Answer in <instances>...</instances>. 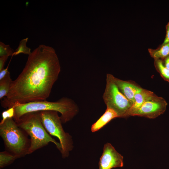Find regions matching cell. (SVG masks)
I'll return each instance as SVG.
<instances>
[{"label":"cell","instance_id":"obj_13","mask_svg":"<svg viewBox=\"0 0 169 169\" xmlns=\"http://www.w3.org/2000/svg\"><path fill=\"white\" fill-rule=\"evenodd\" d=\"M12 80L9 72L4 78L0 80V99L6 96L11 85Z\"/></svg>","mask_w":169,"mask_h":169},{"label":"cell","instance_id":"obj_16","mask_svg":"<svg viewBox=\"0 0 169 169\" xmlns=\"http://www.w3.org/2000/svg\"><path fill=\"white\" fill-rule=\"evenodd\" d=\"M28 38H27L21 40L18 47L16 49L12 56L17 55L20 53L29 55L31 53V49L27 46L26 44Z\"/></svg>","mask_w":169,"mask_h":169},{"label":"cell","instance_id":"obj_19","mask_svg":"<svg viewBox=\"0 0 169 169\" xmlns=\"http://www.w3.org/2000/svg\"><path fill=\"white\" fill-rule=\"evenodd\" d=\"M12 57L11 59L9 62L8 64L7 68L5 69H4L0 71V80L4 78L9 72L8 71V68Z\"/></svg>","mask_w":169,"mask_h":169},{"label":"cell","instance_id":"obj_22","mask_svg":"<svg viewBox=\"0 0 169 169\" xmlns=\"http://www.w3.org/2000/svg\"><path fill=\"white\" fill-rule=\"evenodd\" d=\"M161 60L164 66L169 69V55Z\"/></svg>","mask_w":169,"mask_h":169},{"label":"cell","instance_id":"obj_8","mask_svg":"<svg viewBox=\"0 0 169 169\" xmlns=\"http://www.w3.org/2000/svg\"><path fill=\"white\" fill-rule=\"evenodd\" d=\"M99 162V169H111L123 166V156L110 143L105 144Z\"/></svg>","mask_w":169,"mask_h":169},{"label":"cell","instance_id":"obj_7","mask_svg":"<svg viewBox=\"0 0 169 169\" xmlns=\"http://www.w3.org/2000/svg\"><path fill=\"white\" fill-rule=\"evenodd\" d=\"M167 103L162 97L155 94L148 97L141 106L131 116H137L155 119L165 111Z\"/></svg>","mask_w":169,"mask_h":169},{"label":"cell","instance_id":"obj_6","mask_svg":"<svg viewBox=\"0 0 169 169\" xmlns=\"http://www.w3.org/2000/svg\"><path fill=\"white\" fill-rule=\"evenodd\" d=\"M103 98L107 108L114 110L118 117L126 118L132 103L120 92L108 74H106V84Z\"/></svg>","mask_w":169,"mask_h":169},{"label":"cell","instance_id":"obj_12","mask_svg":"<svg viewBox=\"0 0 169 169\" xmlns=\"http://www.w3.org/2000/svg\"><path fill=\"white\" fill-rule=\"evenodd\" d=\"M151 56L154 59H162L169 55V43L162 44L156 49H148Z\"/></svg>","mask_w":169,"mask_h":169},{"label":"cell","instance_id":"obj_9","mask_svg":"<svg viewBox=\"0 0 169 169\" xmlns=\"http://www.w3.org/2000/svg\"><path fill=\"white\" fill-rule=\"evenodd\" d=\"M108 74L120 92L133 104L135 94L142 88L135 82L122 80Z\"/></svg>","mask_w":169,"mask_h":169},{"label":"cell","instance_id":"obj_3","mask_svg":"<svg viewBox=\"0 0 169 169\" xmlns=\"http://www.w3.org/2000/svg\"><path fill=\"white\" fill-rule=\"evenodd\" d=\"M18 125L30 137L28 154L47 145L54 143L60 151L61 146L48 133L41 120L39 111L30 112L22 115L16 122Z\"/></svg>","mask_w":169,"mask_h":169},{"label":"cell","instance_id":"obj_4","mask_svg":"<svg viewBox=\"0 0 169 169\" xmlns=\"http://www.w3.org/2000/svg\"><path fill=\"white\" fill-rule=\"evenodd\" d=\"M28 136L13 118L8 119L0 125V136L3 141L6 151L17 159L28 154L30 141Z\"/></svg>","mask_w":169,"mask_h":169},{"label":"cell","instance_id":"obj_2","mask_svg":"<svg viewBox=\"0 0 169 169\" xmlns=\"http://www.w3.org/2000/svg\"><path fill=\"white\" fill-rule=\"evenodd\" d=\"M12 107L14 109L13 119L16 122L22 115L28 113L52 110L59 112L61 122L62 123H65L71 120L77 114L78 110L75 102L67 97H63L54 102L45 100L23 104L15 103Z\"/></svg>","mask_w":169,"mask_h":169},{"label":"cell","instance_id":"obj_14","mask_svg":"<svg viewBox=\"0 0 169 169\" xmlns=\"http://www.w3.org/2000/svg\"><path fill=\"white\" fill-rule=\"evenodd\" d=\"M16 157L7 151L0 152V168H2L13 163Z\"/></svg>","mask_w":169,"mask_h":169},{"label":"cell","instance_id":"obj_15","mask_svg":"<svg viewBox=\"0 0 169 169\" xmlns=\"http://www.w3.org/2000/svg\"><path fill=\"white\" fill-rule=\"evenodd\" d=\"M154 65L156 70L162 78L169 83V69L164 66L161 60L155 59Z\"/></svg>","mask_w":169,"mask_h":169},{"label":"cell","instance_id":"obj_21","mask_svg":"<svg viewBox=\"0 0 169 169\" xmlns=\"http://www.w3.org/2000/svg\"><path fill=\"white\" fill-rule=\"evenodd\" d=\"M166 34L162 44L169 43V22L167 23L166 26Z\"/></svg>","mask_w":169,"mask_h":169},{"label":"cell","instance_id":"obj_17","mask_svg":"<svg viewBox=\"0 0 169 169\" xmlns=\"http://www.w3.org/2000/svg\"><path fill=\"white\" fill-rule=\"evenodd\" d=\"M15 51L9 45H6L0 42V57L4 56L9 57L12 55Z\"/></svg>","mask_w":169,"mask_h":169},{"label":"cell","instance_id":"obj_5","mask_svg":"<svg viewBox=\"0 0 169 169\" xmlns=\"http://www.w3.org/2000/svg\"><path fill=\"white\" fill-rule=\"evenodd\" d=\"M42 124L48 133L59 139L61 146L60 152L63 158L67 157L73 148L71 136L64 131L58 112L52 110L39 111Z\"/></svg>","mask_w":169,"mask_h":169},{"label":"cell","instance_id":"obj_20","mask_svg":"<svg viewBox=\"0 0 169 169\" xmlns=\"http://www.w3.org/2000/svg\"><path fill=\"white\" fill-rule=\"evenodd\" d=\"M8 56H4L0 57V71L4 69L5 63Z\"/></svg>","mask_w":169,"mask_h":169},{"label":"cell","instance_id":"obj_11","mask_svg":"<svg viewBox=\"0 0 169 169\" xmlns=\"http://www.w3.org/2000/svg\"><path fill=\"white\" fill-rule=\"evenodd\" d=\"M118 117L115 112L113 110L107 108L104 114L94 123L91 127V131L96 132L105 126L112 119Z\"/></svg>","mask_w":169,"mask_h":169},{"label":"cell","instance_id":"obj_18","mask_svg":"<svg viewBox=\"0 0 169 169\" xmlns=\"http://www.w3.org/2000/svg\"><path fill=\"white\" fill-rule=\"evenodd\" d=\"M14 114V109L13 107L9 108L3 111L2 113V119L0 122V125L3 124L7 119L13 118Z\"/></svg>","mask_w":169,"mask_h":169},{"label":"cell","instance_id":"obj_10","mask_svg":"<svg viewBox=\"0 0 169 169\" xmlns=\"http://www.w3.org/2000/svg\"><path fill=\"white\" fill-rule=\"evenodd\" d=\"M154 94L153 92L142 88L136 92L134 96V102L126 115V117L131 116L141 106L148 97Z\"/></svg>","mask_w":169,"mask_h":169},{"label":"cell","instance_id":"obj_1","mask_svg":"<svg viewBox=\"0 0 169 169\" xmlns=\"http://www.w3.org/2000/svg\"><path fill=\"white\" fill-rule=\"evenodd\" d=\"M60 71L54 49L40 45L28 55L24 69L13 81L8 95L1 101V105L8 108L15 103L46 100Z\"/></svg>","mask_w":169,"mask_h":169}]
</instances>
